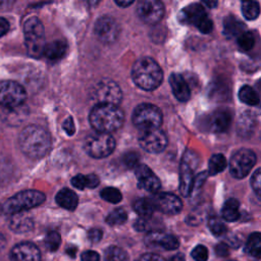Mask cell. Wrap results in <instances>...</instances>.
Returning a JSON list of instances; mask_svg holds the SVG:
<instances>
[{"mask_svg": "<svg viewBox=\"0 0 261 261\" xmlns=\"http://www.w3.org/2000/svg\"><path fill=\"white\" fill-rule=\"evenodd\" d=\"M132 77L141 89L152 91L160 86L163 71L155 60L150 57H143L135 62L132 68Z\"/></svg>", "mask_w": 261, "mask_h": 261, "instance_id": "cell-3", "label": "cell"}, {"mask_svg": "<svg viewBox=\"0 0 261 261\" xmlns=\"http://www.w3.org/2000/svg\"><path fill=\"white\" fill-rule=\"evenodd\" d=\"M134 209L141 216V218H144V219L151 218L155 210L151 199H146V198L137 200L134 203Z\"/></svg>", "mask_w": 261, "mask_h": 261, "instance_id": "cell-30", "label": "cell"}, {"mask_svg": "<svg viewBox=\"0 0 261 261\" xmlns=\"http://www.w3.org/2000/svg\"><path fill=\"white\" fill-rule=\"evenodd\" d=\"M169 84L174 97L181 102L188 101L191 96V90L187 80L179 73H172L169 76Z\"/></svg>", "mask_w": 261, "mask_h": 261, "instance_id": "cell-20", "label": "cell"}, {"mask_svg": "<svg viewBox=\"0 0 261 261\" xmlns=\"http://www.w3.org/2000/svg\"><path fill=\"white\" fill-rule=\"evenodd\" d=\"M244 23L232 15L226 16L223 21V34L227 38L239 37L242 33H244Z\"/></svg>", "mask_w": 261, "mask_h": 261, "instance_id": "cell-26", "label": "cell"}, {"mask_svg": "<svg viewBox=\"0 0 261 261\" xmlns=\"http://www.w3.org/2000/svg\"><path fill=\"white\" fill-rule=\"evenodd\" d=\"M62 127L64 129V132L68 135V136H72L74 134V130H75V127H74V123H73V119L71 116L67 117L64 121H63V124H62Z\"/></svg>", "mask_w": 261, "mask_h": 261, "instance_id": "cell-43", "label": "cell"}, {"mask_svg": "<svg viewBox=\"0 0 261 261\" xmlns=\"http://www.w3.org/2000/svg\"><path fill=\"white\" fill-rule=\"evenodd\" d=\"M67 44L64 41L56 40L49 44H46L43 50V55L49 60L60 59L66 52Z\"/></svg>", "mask_w": 261, "mask_h": 261, "instance_id": "cell-24", "label": "cell"}, {"mask_svg": "<svg viewBox=\"0 0 261 261\" xmlns=\"http://www.w3.org/2000/svg\"><path fill=\"white\" fill-rule=\"evenodd\" d=\"M9 227L17 233H23L33 229L34 221L31 216L24 212H20L12 215L9 220Z\"/></svg>", "mask_w": 261, "mask_h": 261, "instance_id": "cell-22", "label": "cell"}, {"mask_svg": "<svg viewBox=\"0 0 261 261\" xmlns=\"http://www.w3.org/2000/svg\"><path fill=\"white\" fill-rule=\"evenodd\" d=\"M44 242H45L46 248L49 251L54 252V251L58 250L60 243H61V238L57 231H50L47 233Z\"/></svg>", "mask_w": 261, "mask_h": 261, "instance_id": "cell-39", "label": "cell"}, {"mask_svg": "<svg viewBox=\"0 0 261 261\" xmlns=\"http://www.w3.org/2000/svg\"><path fill=\"white\" fill-rule=\"evenodd\" d=\"M137 12L142 20L155 24L161 20L164 14V6L158 0H143L139 3Z\"/></svg>", "mask_w": 261, "mask_h": 261, "instance_id": "cell-15", "label": "cell"}, {"mask_svg": "<svg viewBox=\"0 0 261 261\" xmlns=\"http://www.w3.org/2000/svg\"><path fill=\"white\" fill-rule=\"evenodd\" d=\"M102 230L99 228H92L88 232V238L92 243H98L102 239Z\"/></svg>", "mask_w": 261, "mask_h": 261, "instance_id": "cell-45", "label": "cell"}, {"mask_svg": "<svg viewBox=\"0 0 261 261\" xmlns=\"http://www.w3.org/2000/svg\"><path fill=\"white\" fill-rule=\"evenodd\" d=\"M99 182V177L95 174H76L71 178V185L79 190L95 189Z\"/></svg>", "mask_w": 261, "mask_h": 261, "instance_id": "cell-27", "label": "cell"}, {"mask_svg": "<svg viewBox=\"0 0 261 261\" xmlns=\"http://www.w3.org/2000/svg\"><path fill=\"white\" fill-rule=\"evenodd\" d=\"M256 163V155L250 149H240L230 158L228 166L230 174L236 178L245 177Z\"/></svg>", "mask_w": 261, "mask_h": 261, "instance_id": "cell-11", "label": "cell"}, {"mask_svg": "<svg viewBox=\"0 0 261 261\" xmlns=\"http://www.w3.org/2000/svg\"><path fill=\"white\" fill-rule=\"evenodd\" d=\"M141 147L149 153H160L167 145V137L160 128L141 132L139 137Z\"/></svg>", "mask_w": 261, "mask_h": 261, "instance_id": "cell-13", "label": "cell"}, {"mask_svg": "<svg viewBox=\"0 0 261 261\" xmlns=\"http://www.w3.org/2000/svg\"><path fill=\"white\" fill-rule=\"evenodd\" d=\"M84 149L91 157L105 158L115 149V140L110 134L96 132L86 138Z\"/></svg>", "mask_w": 261, "mask_h": 261, "instance_id": "cell-8", "label": "cell"}, {"mask_svg": "<svg viewBox=\"0 0 261 261\" xmlns=\"http://www.w3.org/2000/svg\"><path fill=\"white\" fill-rule=\"evenodd\" d=\"M139 261H161L159 256L153 254V253H147V254H144Z\"/></svg>", "mask_w": 261, "mask_h": 261, "instance_id": "cell-48", "label": "cell"}, {"mask_svg": "<svg viewBox=\"0 0 261 261\" xmlns=\"http://www.w3.org/2000/svg\"><path fill=\"white\" fill-rule=\"evenodd\" d=\"M239 207H240V203L234 198H230L227 201H225L221 209V215L223 219L230 222L238 220L240 218Z\"/></svg>", "mask_w": 261, "mask_h": 261, "instance_id": "cell-28", "label": "cell"}, {"mask_svg": "<svg viewBox=\"0 0 261 261\" xmlns=\"http://www.w3.org/2000/svg\"><path fill=\"white\" fill-rule=\"evenodd\" d=\"M238 45L244 51L251 50L255 45V37L251 32H244L238 37Z\"/></svg>", "mask_w": 261, "mask_h": 261, "instance_id": "cell-38", "label": "cell"}, {"mask_svg": "<svg viewBox=\"0 0 261 261\" xmlns=\"http://www.w3.org/2000/svg\"><path fill=\"white\" fill-rule=\"evenodd\" d=\"M27 99L24 88L13 81L0 82V105L8 108L20 106Z\"/></svg>", "mask_w": 261, "mask_h": 261, "instance_id": "cell-10", "label": "cell"}, {"mask_svg": "<svg viewBox=\"0 0 261 261\" xmlns=\"http://www.w3.org/2000/svg\"><path fill=\"white\" fill-rule=\"evenodd\" d=\"M191 255H192V257L195 261H207V259H208V250L205 246L198 245L193 249Z\"/></svg>", "mask_w": 261, "mask_h": 261, "instance_id": "cell-40", "label": "cell"}, {"mask_svg": "<svg viewBox=\"0 0 261 261\" xmlns=\"http://www.w3.org/2000/svg\"><path fill=\"white\" fill-rule=\"evenodd\" d=\"M91 99L99 104L117 106L122 99V94L118 85L110 80H102L94 85L90 91Z\"/></svg>", "mask_w": 261, "mask_h": 261, "instance_id": "cell-7", "label": "cell"}, {"mask_svg": "<svg viewBox=\"0 0 261 261\" xmlns=\"http://www.w3.org/2000/svg\"><path fill=\"white\" fill-rule=\"evenodd\" d=\"M19 147L29 157L37 159L47 154L51 146L49 133L42 126L30 124L19 135Z\"/></svg>", "mask_w": 261, "mask_h": 261, "instance_id": "cell-1", "label": "cell"}, {"mask_svg": "<svg viewBox=\"0 0 261 261\" xmlns=\"http://www.w3.org/2000/svg\"><path fill=\"white\" fill-rule=\"evenodd\" d=\"M94 32L100 41L104 43H112L117 39L120 28L112 17L103 15L96 21Z\"/></svg>", "mask_w": 261, "mask_h": 261, "instance_id": "cell-14", "label": "cell"}, {"mask_svg": "<svg viewBox=\"0 0 261 261\" xmlns=\"http://www.w3.org/2000/svg\"><path fill=\"white\" fill-rule=\"evenodd\" d=\"M1 210H2V207H1V205H0V212H1Z\"/></svg>", "mask_w": 261, "mask_h": 261, "instance_id": "cell-54", "label": "cell"}, {"mask_svg": "<svg viewBox=\"0 0 261 261\" xmlns=\"http://www.w3.org/2000/svg\"><path fill=\"white\" fill-rule=\"evenodd\" d=\"M55 200H56V203L60 207L66 209V210H70V211L74 210L77 206V203H79V199H77L76 194L73 191H71L67 188H64V189L60 190L57 193V195L55 197Z\"/></svg>", "mask_w": 261, "mask_h": 261, "instance_id": "cell-23", "label": "cell"}, {"mask_svg": "<svg viewBox=\"0 0 261 261\" xmlns=\"http://www.w3.org/2000/svg\"><path fill=\"white\" fill-rule=\"evenodd\" d=\"M242 12H243V15L249 20L257 18L260 12L258 2L244 1L242 3Z\"/></svg>", "mask_w": 261, "mask_h": 261, "instance_id": "cell-35", "label": "cell"}, {"mask_svg": "<svg viewBox=\"0 0 261 261\" xmlns=\"http://www.w3.org/2000/svg\"><path fill=\"white\" fill-rule=\"evenodd\" d=\"M126 219H127V214L125 210L122 208H116L107 215L105 221L109 225H120V224H123L126 221Z\"/></svg>", "mask_w": 261, "mask_h": 261, "instance_id": "cell-34", "label": "cell"}, {"mask_svg": "<svg viewBox=\"0 0 261 261\" xmlns=\"http://www.w3.org/2000/svg\"><path fill=\"white\" fill-rule=\"evenodd\" d=\"M167 261H186V258H185L184 254L178 253V254H175L172 257H170Z\"/></svg>", "mask_w": 261, "mask_h": 261, "instance_id": "cell-49", "label": "cell"}, {"mask_svg": "<svg viewBox=\"0 0 261 261\" xmlns=\"http://www.w3.org/2000/svg\"><path fill=\"white\" fill-rule=\"evenodd\" d=\"M178 19L182 23H191L203 34H209L213 29V22L208 17L205 8L200 3H193L186 6L178 14Z\"/></svg>", "mask_w": 261, "mask_h": 261, "instance_id": "cell-9", "label": "cell"}, {"mask_svg": "<svg viewBox=\"0 0 261 261\" xmlns=\"http://www.w3.org/2000/svg\"><path fill=\"white\" fill-rule=\"evenodd\" d=\"M146 244L149 246H159L164 250H175L179 246L178 240L172 236L161 231H151L146 237Z\"/></svg>", "mask_w": 261, "mask_h": 261, "instance_id": "cell-19", "label": "cell"}, {"mask_svg": "<svg viewBox=\"0 0 261 261\" xmlns=\"http://www.w3.org/2000/svg\"><path fill=\"white\" fill-rule=\"evenodd\" d=\"M136 177L138 187L150 193H156L160 189V180L153 171L144 164H139L136 167Z\"/></svg>", "mask_w": 261, "mask_h": 261, "instance_id": "cell-18", "label": "cell"}, {"mask_svg": "<svg viewBox=\"0 0 261 261\" xmlns=\"http://www.w3.org/2000/svg\"><path fill=\"white\" fill-rule=\"evenodd\" d=\"M122 162L127 168H136L139 165V156L136 152H127L123 155Z\"/></svg>", "mask_w": 261, "mask_h": 261, "instance_id": "cell-41", "label": "cell"}, {"mask_svg": "<svg viewBox=\"0 0 261 261\" xmlns=\"http://www.w3.org/2000/svg\"><path fill=\"white\" fill-rule=\"evenodd\" d=\"M11 261H41V253L38 247L30 242L16 244L10 251Z\"/></svg>", "mask_w": 261, "mask_h": 261, "instance_id": "cell-17", "label": "cell"}, {"mask_svg": "<svg viewBox=\"0 0 261 261\" xmlns=\"http://www.w3.org/2000/svg\"><path fill=\"white\" fill-rule=\"evenodd\" d=\"M239 98L242 102L255 106L259 103V96L257 92L250 86H243L239 91Z\"/></svg>", "mask_w": 261, "mask_h": 261, "instance_id": "cell-32", "label": "cell"}, {"mask_svg": "<svg viewBox=\"0 0 261 261\" xmlns=\"http://www.w3.org/2000/svg\"><path fill=\"white\" fill-rule=\"evenodd\" d=\"M245 251L250 256L255 257L257 259L261 256V236L259 232H253L247 240L245 245Z\"/></svg>", "mask_w": 261, "mask_h": 261, "instance_id": "cell-29", "label": "cell"}, {"mask_svg": "<svg viewBox=\"0 0 261 261\" xmlns=\"http://www.w3.org/2000/svg\"><path fill=\"white\" fill-rule=\"evenodd\" d=\"M45 195L37 190L21 191L9 198L2 210L7 214H16L41 205L45 201Z\"/></svg>", "mask_w": 261, "mask_h": 261, "instance_id": "cell-5", "label": "cell"}, {"mask_svg": "<svg viewBox=\"0 0 261 261\" xmlns=\"http://www.w3.org/2000/svg\"><path fill=\"white\" fill-rule=\"evenodd\" d=\"M9 22L7 19L0 17V38L9 31Z\"/></svg>", "mask_w": 261, "mask_h": 261, "instance_id": "cell-47", "label": "cell"}, {"mask_svg": "<svg viewBox=\"0 0 261 261\" xmlns=\"http://www.w3.org/2000/svg\"><path fill=\"white\" fill-rule=\"evenodd\" d=\"M198 165L197 155L188 151L179 166V192L184 197H189L193 192L194 170Z\"/></svg>", "mask_w": 261, "mask_h": 261, "instance_id": "cell-12", "label": "cell"}, {"mask_svg": "<svg viewBox=\"0 0 261 261\" xmlns=\"http://www.w3.org/2000/svg\"><path fill=\"white\" fill-rule=\"evenodd\" d=\"M6 245V241H5V238L4 236L0 232V250H2Z\"/></svg>", "mask_w": 261, "mask_h": 261, "instance_id": "cell-52", "label": "cell"}, {"mask_svg": "<svg viewBox=\"0 0 261 261\" xmlns=\"http://www.w3.org/2000/svg\"><path fill=\"white\" fill-rule=\"evenodd\" d=\"M154 209L166 214H176L182 208V203L178 197L170 193H159L151 199Z\"/></svg>", "mask_w": 261, "mask_h": 261, "instance_id": "cell-16", "label": "cell"}, {"mask_svg": "<svg viewBox=\"0 0 261 261\" xmlns=\"http://www.w3.org/2000/svg\"><path fill=\"white\" fill-rule=\"evenodd\" d=\"M134 1H129V0H116L115 3L120 6V7H126V6H129L130 4H133Z\"/></svg>", "mask_w": 261, "mask_h": 261, "instance_id": "cell-50", "label": "cell"}, {"mask_svg": "<svg viewBox=\"0 0 261 261\" xmlns=\"http://www.w3.org/2000/svg\"><path fill=\"white\" fill-rule=\"evenodd\" d=\"M256 125V117L251 111L242 113L238 121V132L241 136H249L254 132Z\"/></svg>", "mask_w": 261, "mask_h": 261, "instance_id": "cell-25", "label": "cell"}, {"mask_svg": "<svg viewBox=\"0 0 261 261\" xmlns=\"http://www.w3.org/2000/svg\"><path fill=\"white\" fill-rule=\"evenodd\" d=\"M215 253L217 256L219 257H225L229 254V250H228V245L225 243H219L216 247H215Z\"/></svg>", "mask_w": 261, "mask_h": 261, "instance_id": "cell-46", "label": "cell"}, {"mask_svg": "<svg viewBox=\"0 0 261 261\" xmlns=\"http://www.w3.org/2000/svg\"><path fill=\"white\" fill-rule=\"evenodd\" d=\"M231 121V115L228 110L226 109H217L214 111L208 120L209 128L212 132L221 133L224 132Z\"/></svg>", "mask_w": 261, "mask_h": 261, "instance_id": "cell-21", "label": "cell"}, {"mask_svg": "<svg viewBox=\"0 0 261 261\" xmlns=\"http://www.w3.org/2000/svg\"><path fill=\"white\" fill-rule=\"evenodd\" d=\"M208 227H209L210 231L216 237H220V236L224 234L227 230L226 225L223 223V221L220 220V218H218L216 216H212L209 218Z\"/></svg>", "mask_w": 261, "mask_h": 261, "instance_id": "cell-37", "label": "cell"}, {"mask_svg": "<svg viewBox=\"0 0 261 261\" xmlns=\"http://www.w3.org/2000/svg\"><path fill=\"white\" fill-rule=\"evenodd\" d=\"M82 261H100V256L95 251H85L81 256Z\"/></svg>", "mask_w": 261, "mask_h": 261, "instance_id": "cell-44", "label": "cell"}, {"mask_svg": "<svg viewBox=\"0 0 261 261\" xmlns=\"http://www.w3.org/2000/svg\"><path fill=\"white\" fill-rule=\"evenodd\" d=\"M89 120L96 132L109 134L122 125L124 114L118 106L99 104L92 108Z\"/></svg>", "mask_w": 261, "mask_h": 261, "instance_id": "cell-2", "label": "cell"}, {"mask_svg": "<svg viewBox=\"0 0 261 261\" xmlns=\"http://www.w3.org/2000/svg\"><path fill=\"white\" fill-rule=\"evenodd\" d=\"M133 122L141 132L159 128L162 123L161 110L153 104H140L133 113Z\"/></svg>", "mask_w": 261, "mask_h": 261, "instance_id": "cell-6", "label": "cell"}, {"mask_svg": "<svg viewBox=\"0 0 261 261\" xmlns=\"http://www.w3.org/2000/svg\"><path fill=\"white\" fill-rule=\"evenodd\" d=\"M76 248L75 247H73V246H70V247H68L67 249H66V253L71 257V258H74V256H75V254H76Z\"/></svg>", "mask_w": 261, "mask_h": 261, "instance_id": "cell-51", "label": "cell"}, {"mask_svg": "<svg viewBox=\"0 0 261 261\" xmlns=\"http://www.w3.org/2000/svg\"><path fill=\"white\" fill-rule=\"evenodd\" d=\"M102 199H104L105 201L109 202V203H119L122 200V195L120 193V191L116 188H112V187H108L105 188L101 191L100 193Z\"/></svg>", "mask_w": 261, "mask_h": 261, "instance_id": "cell-36", "label": "cell"}, {"mask_svg": "<svg viewBox=\"0 0 261 261\" xmlns=\"http://www.w3.org/2000/svg\"><path fill=\"white\" fill-rule=\"evenodd\" d=\"M105 261H129L127 253L119 247H109L105 252Z\"/></svg>", "mask_w": 261, "mask_h": 261, "instance_id": "cell-33", "label": "cell"}, {"mask_svg": "<svg viewBox=\"0 0 261 261\" xmlns=\"http://www.w3.org/2000/svg\"><path fill=\"white\" fill-rule=\"evenodd\" d=\"M24 43L29 55L38 58L43 55L45 43V32L41 20L32 16L24 21L23 24Z\"/></svg>", "mask_w": 261, "mask_h": 261, "instance_id": "cell-4", "label": "cell"}, {"mask_svg": "<svg viewBox=\"0 0 261 261\" xmlns=\"http://www.w3.org/2000/svg\"><path fill=\"white\" fill-rule=\"evenodd\" d=\"M203 4L209 6V8H212V7H214V6L217 5V2H216V1H214V2H212V1H204Z\"/></svg>", "mask_w": 261, "mask_h": 261, "instance_id": "cell-53", "label": "cell"}, {"mask_svg": "<svg viewBox=\"0 0 261 261\" xmlns=\"http://www.w3.org/2000/svg\"><path fill=\"white\" fill-rule=\"evenodd\" d=\"M227 166V160L222 154H214L210 157L208 163V173L215 175L225 169Z\"/></svg>", "mask_w": 261, "mask_h": 261, "instance_id": "cell-31", "label": "cell"}, {"mask_svg": "<svg viewBox=\"0 0 261 261\" xmlns=\"http://www.w3.org/2000/svg\"><path fill=\"white\" fill-rule=\"evenodd\" d=\"M261 171L260 168L256 169V171L253 173V176L251 178V184H252V188L254 190V192L256 193V195L259 197L260 196V190H261Z\"/></svg>", "mask_w": 261, "mask_h": 261, "instance_id": "cell-42", "label": "cell"}]
</instances>
